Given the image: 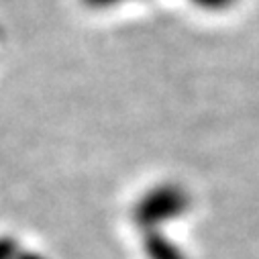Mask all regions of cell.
<instances>
[{
  "label": "cell",
  "mask_w": 259,
  "mask_h": 259,
  "mask_svg": "<svg viewBox=\"0 0 259 259\" xmlns=\"http://www.w3.org/2000/svg\"><path fill=\"white\" fill-rule=\"evenodd\" d=\"M25 245L13 235H0V259H21Z\"/></svg>",
  "instance_id": "1"
},
{
  "label": "cell",
  "mask_w": 259,
  "mask_h": 259,
  "mask_svg": "<svg viewBox=\"0 0 259 259\" xmlns=\"http://www.w3.org/2000/svg\"><path fill=\"white\" fill-rule=\"evenodd\" d=\"M190 3L208 13H225L237 5V0H190Z\"/></svg>",
  "instance_id": "2"
},
{
  "label": "cell",
  "mask_w": 259,
  "mask_h": 259,
  "mask_svg": "<svg viewBox=\"0 0 259 259\" xmlns=\"http://www.w3.org/2000/svg\"><path fill=\"white\" fill-rule=\"evenodd\" d=\"M86 3L90 5V7H98V9H110V7H114V5H124V3H128V0H86Z\"/></svg>",
  "instance_id": "3"
}]
</instances>
